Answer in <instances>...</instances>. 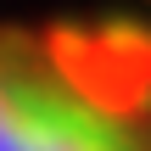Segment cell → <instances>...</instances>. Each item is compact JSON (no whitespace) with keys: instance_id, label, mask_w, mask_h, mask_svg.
I'll return each mask as SVG.
<instances>
[{"instance_id":"obj_1","label":"cell","mask_w":151,"mask_h":151,"mask_svg":"<svg viewBox=\"0 0 151 151\" xmlns=\"http://www.w3.org/2000/svg\"><path fill=\"white\" fill-rule=\"evenodd\" d=\"M0 151H151V28L0 22Z\"/></svg>"}]
</instances>
